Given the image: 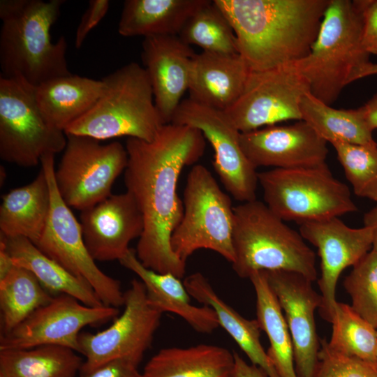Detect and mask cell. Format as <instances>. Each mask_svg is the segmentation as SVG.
<instances>
[{"label": "cell", "instance_id": "1", "mask_svg": "<svg viewBox=\"0 0 377 377\" xmlns=\"http://www.w3.org/2000/svg\"><path fill=\"white\" fill-rule=\"evenodd\" d=\"M205 139L195 128L170 123L151 141L128 138L126 142L128 159L124 183L144 220L136 256L146 267L181 279L186 263L170 244L184 213L178 179L185 166L195 163L203 155Z\"/></svg>", "mask_w": 377, "mask_h": 377}, {"label": "cell", "instance_id": "2", "mask_svg": "<svg viewBox=\"0 0 377 377\" xmlns=\"http://www.w3.org/2000/svg\"><path fill=\"white\" fill-rule=\"evenodd\" d=\"M250 71L294 63L310 52L330 0H214Z\"/></svg>", "mask_w": 377, "mask_h": 377}, {"label": "cell", "instance_id": "3", "mask_svg": "<svg viewBox=\"0 0 377 377\" xmlns=\"http://www.w3.org/2000/svg\"><path fill=\"white\" fill-rule=\"evenodd\" d=\"M64 0H1V75L36 87L71 73L66 60L67 41L51 39Z\"/></svg>", "mask_w": 377, "mask_h": 377}, {"label": "cell", "instance_id": "4", "mask_svg": "<svg viewBox=\"0 0 377 377\" xmlns=\"http://www.w3.org/2000/svg\"><path fill=\"white\" fill-rule=\"evenodd\" d=\"M232 269L246 279L260 271H289L318 278L315 252L300 232L257 200L233 208Z\"/></svg>", "mask_w": 377, "mask_h": 377}, {"label": "cell", "instance_id": "5", "mask_svg": "<svg viewBox=\"0 0 377 377\" xmlns=\"http://www.w3.org/2000/svg\"><path fill=\"white\" fill-rule=\"evenodd\" d=\"M102 80L104 89L101 97L64 130L65 134L100 141L123 136L153 140L165 124L156 107L145 69L131 62Z\"/></svg>", "mask_w": 377, "mask_h": 377}, {"label": "cell", "instance_id": "6", "mask_svg": "<svg viewBox=\"0 0 377 377\" xmlns=\"http://www.w3.org/2000/svg\"><path fill=\"white\" fill-rule=\"evenodd\" d=\"M362 20L355 1L330 0L309 53L294 62L310 93L327 105L337 100L359 66L369 61L362 43Z\"/></svg>", "mask_w": 377, "mask_h": 377}, {"label": "cell", "instance_id": "7", "mask_svg": "<svg viewBox=\"0 0 377 377\" xmlns=\"http://www.w3.org/2000/svg\"><path fill=\"white\" fill-rule=\"evenodd\" d=\"M266 205L284 221L304 222L339 217L357 211L346 184L327 163L258 172Z\"/></svg>", "mask_w": 377, "mask_h": 377}, {"label": "cell", "instance_id": "8", "mask_svg": "<svg viewBox=\"0 0 377 377\" xmlns=\"http://www.w3.org/2000/svg\"><path fill=\"white\" fill-rule=\"evenodd\" d=\"M183 204L182 219L170 239L174 253L186 263L195 251L205 249L232 263L234 207L204 165H194L188 174Z\"/></svg>", "mask_w": 377, "mask_h": 377}, {"label": "cell", "instance_id": "9", "mask_svg": "<svg viewBox=\"0 0 377 377\" xmlns=\"http://www.w3.org/2000/svg\"><path fill=\"white\" fill-rule=\"evenodd\" d=\"M64 131L50 124L40 110L35 87L0 76V157L22 167H34L47 154L64 150Z\"/></svg>", "mask_w": 377, "mask_h": 377}, {"label": "cell", "instance_id": "10", "mask_svg": "<svg viewBox=\"0 0 377 377\" xmlns=\"http://www.w3.org/2000/svg\"><path fill=\"white\" fill-rule=\"evenodd\" d=\"M40 163L50 187V209L45 228L35 245L68 272L87 281L104 305L124 306V293L119 281L98 267L85 246L80 222L57 188L54 154L44 155Z\"/></svg>", "mask_w": 377, "mask_h": 377}, {"label": "cell", "instance_id": "11", "mask_svg": "<svg viewBox=\"0 0 377 377\" xmlns=\"http://www.w3.org/2000/svg\"><path fill=\"white\" fill-rule=\"evenodd\" d=\"M66 138L55 183L66 204L82 212L112 195L114 181L127 166L128 153L119 142L102 144L77 135Z\"/></svg>", "mask_w": 377, "mask_h": 377}, {"label": "cell", "instance_id": "12", "mask_svg": "<svg viewBox=\"0 0 377 377\" xmlns=\"http://www.w3.org/2000/svg\"><path fill=\"white\" fill-rule=\"evenodd\" d=\"M124 309L105 330L82 332L77 353L84 356L80 375L115 360H124L138 367L150 346L163 313L148 302L146 288L133 279L124 293Z\"/></svg>", "mask_w": 377, "mask_h": 377}, {"label": "cell", "instance_id": "13", "mask_svg": "<svg viewBox=\"0 0 377 377\" xmlns=\"http://www.w3.org/2000/svg\"><path fill=\"white\" fill-rule=\"evenodd\" d=\"M309 84L294 63L250 71L244 90L227 110L240 133L287 120H302L300 103Z\"/></svg>", "mask_w": 377, "mask_h": 377}, {"label": "cell", "instance_id": "14", "mask_svg": "<svg viewBox=\"0 0 377 377\" xmlns=\"http://www.w3.org/2000/svg\"><path fill=\"white\" fill-rule=\"evenodd\" d=\"M199 130L211 144L214 168L226 189L240 202L256 200L258 177L240 144V131L225 111L182 100L171 122Z\"/></svg>", "mask_w": 377, "mask_h": 377}, {"label": "cell", "instance_id": "15", "mask_svg": "<svg viewBox=\"0 0 377 377\" xmlns=\"http://www.w3.org/2000/svg\"><path fill=\"white\" fill-rule=\"evenodd\" d=\"M118 308L87 306L68 295L54 296L10 332L1 335L0 350L54 345L78 351L81 330L117 317Z\"/></svg>", "mask_w": 377, "mask_h": 377}, {"label": "cell", "instance_id": "16", "mask_svg": "<svg viewBox=\"0 0 377 377\" xmlns=\"http://www.w3.org/2000/svg\"><path fill=\"white\" fill-rule=\"evenodd\" d=\"M299 232L318 249L320 258V276L318 280L323 319L332 323L337 303L336 288L339 277L348 267L354 266L372 248V232L364 226L353 228L339 217L302 223Z\"/></svg>", "mask_w": 377, "mask_h": 377}, {"label": "cell", "instance_id": "17", "mask_svg": "<svg viewBox=\"0 0 377 377\" xmlns=\"http://www.w3.org/2000/svg\"><path fill=\"white\" fill-rule=\"evenodd\" d=\"M267 282L283 313L293 344L297 377H314L318 363L320 339L315 322V311L322 298L312 282L289 271H265Z\"/></svg>", "mask_w": 377, "mask_h": 377}, {"label": "cell", "instance_id": "18", "mask_svg": "<svg viewBox=\"0 0 377 377\" xmlns=\"http://www.w3.org/2000/svg\"><path fill=\"white\" fill-rule=\"evenodd\" d=\"M327 143L302 120L240 134L242 150L256 168L290 169L323 165L326 163L328 154Z\"/></svg>", "mask_w": 377, "mask_h": 377}, {"label": "cell", "instance_id": "19", "mask_svg": "<svg viewBox=\"0 0 377 377\" xmlns=\"http://www.w3.org/2000/svg\"><path fill=\"white\" fill-rule=\"evenodd\" d=\"M80 223L89 254L102 262L119 260L144 229L140 209L127 191L111 195L82 211Z\"/></svg>", "mask_w": 377, "mask_h": 377}, {"label": "cell", "instance_id": "20", "mask_svg": "<svg viewBox=\"0 0 377 377\" xmlns=\"http://www.w3.org/2000/svg\"><path fill=\"white\" fill-rule=\"evenodd\" d=\"M195 53L179 36L144 38L141 58L149 78L156 107L165 124L188 90L193 57Z\"/></svg>", "mask_w": 377, "mask_h": 377}, {"label": "cell", "instance_id": "21", "mask_svg": "<svg viewBox=\"0 0 377 377\" xmlns=\"http://www.w3.org/2000/svg\"><path fill=\"white\" fill-rule=\"evenodd\" d=\"M250 71L239 54L195 53L191 64L188 98L226 111L242 94Z\"/></svg>", "mask_w": 377, "mask_h": 377}, {"label": "cell", "instance_id": "22", "mask_svg": "<svg viewBox=\"0 0 377 377\" xmlns=\"http://www.w3.org/2000/svg\"><path fill=\"white\" fill-rule=\"evenodd\" d=\"M119 262L140 278L145 286L148 302L154 309L162 313L177 314L200 333L210 334L219 327L212 308L191 304V296L181 279L170 273H158L146 267L133 249L130 248Z\"/></svg>", "mask_w": 377, "mask_h": 377}, {"label": "cell", "instance_id": "23", "mask_svg": "<svg viewBox=\"0 0 377 377\" xmlns=\"http://www.w3.org/2000/svg\"><path fill=\"white\" fill-rule=\"evenodd\" d=\"M103 89L102 80L70 73L35 87V97L47 121L64 131L94 105Z\"/></svg>", "mask_w": 377, "mask_h": 377}, {"label": "cell", "instance_id": "24", "mask_svg": "<svg viewBox=\"0 0 377 377\" xmlns=\"http://www.w3.org/2000/svg\"><path fill=\"white\" fill-rule=\"evenodd\" d=\"M183 282L191 297L213 309L219 326L237 343L251 364L262 369L268 377H279L260 343L261 328L256 319H246L228 305L202 274H191Z\"/></svg>", "mask_w": 377, "mask_h": 377}, {"label": "cell", "instance_id": "25", "mask_svg": "<svg viewBox=\"0 0 377 377\" xmlns=\"http://www.w3.org/2000/svg\"><path fill=\"white\" fill-rule=\"evenodd\" d=\"M50 209V191L43 169L29 184L2 196L1 235L22 237L36 244L45 228Z\"/></svg>", "mask_w": 377, "mask_h": 377}, {"label": "cell", "instance_id": "26", "mask_svg": "<svg viewBox=\"0 0 377 377\" xmlns=\"http://www.w3.org/2000/svg\"><path fill=\"white\" fill-rule=\"evenodd\" d=\"M14 265L30 271L52 295H68L89 306L104 305L85 279L77 276L43 253L29 239L1 235Z\"/></svg>", "mask_w": 377, "mask_h": 377}, {"label": "cell", "instance_id": "27", "mask_svg": "<svg viewBox=\"0 0 377 377\" xmlns=\"http://www.w3.org/2000/svg\"><path fill=\"white\" fill-rule=\"evenodd\" d=\"M234 352L211 344L161 349L145 364L142 377H232Z\"/></svg>", "mask_w": 377, "mask_h": 377}, {"label": "cell", "instance_id": "28", "mask_svg": "<svg viewBox=\"0 0 377 377\" xmlns=\"http://www.w3.org/2000/svg\"><path fill=\"white\" fill-rule=\"evenodd\" d=\"M209 0H126L118 32L125 37L178 36L189 17Z\"/></svg>", "mask_w": 377, "mask_h": 377}, {"label": "cell", "instance_id": "29", "mask_svg": "<svg viewBox=\"0 0 377 377\" xmlns=\"http://www.w3.org/2000/svg\"><path fill=\"white\" fill-rule=\"evenodd\" d=\"M249 279L256 293V320L269 341L267 355L279 377H297L291 336L265 271L254 272Z\"/></svg>", "mask_w": 377, "mask_h": 377}, {"label": "cell", "instance_id": "30", "mask_svg": "<svg viewBox=\"0 0 377 377\" xmlns=\"http://www.w3.org/2000/svg\"><path fill=\"white\" fill-rule=\"evenodd\" d=\"M83 362L76 351L60 346L0 350V377H76Z\"/></svg>", "mask_w": 377, "mask_h": 377}, {"label": "cell", "instance_id": "31", "mask_svg": "<svg viewBox=\"0 0 377 377\" xmlns=\"http://www.w3.org/2000/svg\"><path fill=\"white\" fill-rule=\"evenodd\" d=\"M300 112L302 120L327 142L339 140L355 145H377L373 138V131L360 108L336 109L309 92L301 100Z\"/></svg>", "mask_w": 377, "mask_h": 377}, {"label": "cell", "instance_id": "32", "mask_svg": "<svg viewBox=\"0 0 377 377\" xmlns=\"http://www.w3.org/2000/svg\"><path fill=\"white\" fill-rule=\"evenodd\" d=\"M54 297L30 271L14 265L0 279L1 335L12 331Z\"/></svg>", "mask_w": 377, "mask_h": 377}, {"label": "cell", "instance_id": "33", "mask_svg": "<svg viewBox=\"0 0 377 377\" xmlns=\"http://www.w3.org/2000/svg\"><path fill=\"white\" fill-rule=\"evenodd\" d=\"M179 37L188 45L219 54H239L232 26L214 1L195 12L186 21Z\"/></svg>", "mask_w": 377, "mask_h": 377}, {"label": "cell", "instance_id": "34", "mask_svg": "<svg viewBox=\"0 0 377 377\" xmlns=\"http://www.w3.org/2000/svg\"><path fill=\"white\" fill-rule=\"evenodd\" d=\"M332 325V336L327 341L331 349L343 355L377 362V330L351 306L338 302Z\"/></svg>", "mask_w": 377, "mask_h": 377}, {"label": "cell", "instance_id": "35", "mask_svg": "<svg viewBox=\"0 0 377 377\" xmlns=\"http://www.w3.org/2000/svg\"><path fill=\"white\" fill-rule=\"evenodd\" d=\"M330 144L355 194L377 202V145H355L339 140Z\"/></svg>", "mask_w": 377, "mask_h": 377}, {"label": "cell", "instance_id": "36", "mask_svg": "<svg viewBox=\"0 0 377 377\" xmlns=\"http://www.w3.org/2000/svg\"><path fill=\"white\" fill-rule=\"evenodd\" d=\"M351 307L377 330V252L371 250L343 281Z\"/></svg>", "mask_w": 377, "mask_h": 377}, {"label": "cell", "instance_id": "37", "mask_svg": "<svg viewBox=\"0 0 377 377\" xmlns=\"http://www.w3.org/2000/svg\"><path fill=\"white\" fill-rule=\"evenodd\" d=\"M314 377H377V362L337 353L329 347L325 339H320Z\"/></svg>", "mask_w": 377, "mask_h": 377}, {"label": "cell", "instance_id": "38", "mask_svg": "<svg viewBox=\"0 0 377 377\" xmlns=\"http://www.w3.org/2000/svg\"><path fill=\"white\" fill-rule=\"evenodd\" d=\"M362 16V43L365 51L377 54V0L355 1Z\"/></svg>", "mask_w": 377, "mask_h": 377}, {"label": "cell", "instance_id": "39", "mask_svg": "<svg viewBox=\"0 0 377 377\" xmlns=\"http://www.w3.org/2000/svg\"><path fill=\"white\" fill-rule=\"evenodd\" d=\"M110 6L108 0H90L89 6L83 13L77 26L75 37V45L80 48L89 33L98 25L105 16Z\"/></svg>", "mask_w": 377, "mask_h": 377}, {"label": "cell", "instance_id": "40", "mask_svg": "<svg viewBox=\"0 0 377 377\" xmlns=\"http://www.w3.org/2000/svg\"><path fill=\"white\" fill-rule=\"evenodd\" d=\"M80 377H142L138 367L124 360H115L105 363Z\"/></svg>", "mask_w": 377, "mask_h": 377}, {"label": "cell", "instance_id": "41", "mask_svg": "<svg viewBox=\"0 0 377 377\" xmlns=\"http://www.w3.org/2000/svg\"><path fill=\"white\" fill-rule=\"evenodd\" d=\"M235 369L232 377H268L260 367L247 363L238 353L234 352Z\"/></svg>", "mask_w": 377, "mask_h": 377}, {"label": "cell", "instance_id": "42", "mask_svg": "<svg viewBox=\"0 0 377 377\" xmlns=\"http://www.w3.org/2000/svg\"><path fill=\"white\" fill-rule=\"evenodd\" d=\"M360 109L370 128L377 129V91Z\"/></svg>", "mask_w": 377, "mask_h": 377}, {"label": "cell", "instance_id": "43", "mask_svg": "<svg viewBox=\"0 0 377 377\" xmlns=\"http://www.w3.org/2000/svg\"><path fill=\"white\" fill-rule=\"evenodd\" d=\"M363 221L364 226L369 228L372 232L371 250L377 252V205L364 215Z\"/></svg>", "mask_w": 377, "mask_h": 377}, {"label": "cell", "instance_id": "44", "mask_svg": "<svg viewBox=\"0 0 377 377\" xmlns=\"http://www.w3.org/2000/svg\"><path fill=\"white\" fill-rule=\"evenodd\" d=\"M377 75V64L369 61L357 68L352 73L348 84L365 77Z\"/></svg>", "mask_w": 377, "mask_h": 377}, {"label": "cell", "instance_id": "45", "mask_svg": "<svg viewBox=\"0 0 377 377\" xmlns=\"http://www.w3.org/2000/svg\"><path fill=\"white\" fill-rule=\"evenodd\" d=\"M14 265L8 253L4 242L0 240V279L4 278L13 267Z\"/></svg>", "mask_w": 377, "mask_h": 377}, {"label": "cell", "instance_id": "46", "mask_svg": "<svg viewBox=\"0 0 377 377\" xmlns=\"http://www.w3.org/2000/svg\"><path fill=\"white\" fill-rule=\"evenodd\" d=\"M376 357H377V342H376Z\"/></svg>", "mask_w": 377, "mask_h": 377}]
</instances>
